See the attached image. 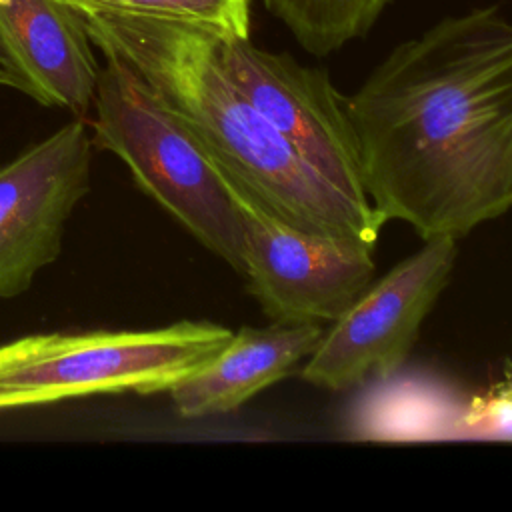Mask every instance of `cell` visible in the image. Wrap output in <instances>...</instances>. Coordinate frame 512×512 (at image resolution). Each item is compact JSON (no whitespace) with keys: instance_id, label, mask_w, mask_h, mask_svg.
I'll use <instances>...</instances> for the list:
<instances>
[{"instance_id":"cell-8","label":"cell","mask_w":512,"mask_h":512,"mask_svg":"<svg viewBox=\"0 0 512 512\" xmlns=\"http://www.w3.org/2000/svg\"><path fill=\"white\" fill-rule=\"evenodd\" d=\"M216 52L236 88L310 166L352 200L372 204L360 176L346 96L326 72L224 32H216Z\"/></svg>"},{"instance_id":"cell-14","label":"cell","mask_w":512,"mask_h":512,"mask_svg":"<svg viewBox=\"0 0 512 512\" xmlns=\"http://www.w3.org/2000/svg\"><path fill=\"white\" fill-rule=\"evenodd\" d=\"M460 438L512 440V362L488 390L466 398Z\"/></svg>"},{"instance_id":"cell-1","label":"cell","mask_w":512,"mask_h":512,"mask_svg":"<svg viewBox=\"0 0 512 512\" xmlns=\"http://www.w3.org/2000/svg\"><path fill=\"white\" fill-rule=\"evenodd\" d=\"M346 106L386 220L458 240L512 208V20L498 8L398 44Z\"/></svg>"},{"instance_id":"cell-13","label":"cell","mask_w":512,"mask_h":512,"mask_svg":"<svg viewBox=\"0 0 512 512\" xmlns=\"http://www.w3.org/2000/svg\"><path fill=\"white\" fill-rule=\"evenodd\" d=\"M80 12H128L184 20L250 38V0H62Z\"/></svg>"},{"instance_id":"cell-5","label":"cell","mask_w":512,"mask_h":512,"mask_svg":"<svg viewBox=\"0 0 512 512\" xmlns=\"http://www.w3.org/2000/svg\"><path fill=\"white\" fill-rule=\"evenodd\" d=\"M456 254V238L424 240L370 282L322 332L300 376L318 388L348 390L398 372L452 276Z\"/></svg>"},{"instance_id":"cell-9","label":"cell","mask_w":512,"mask_h":512,"mask_svg":"<svg viewBox=\"0 0 512 512\" xmlns=\"http://www.w3.org/2000/svg\"><path fill=\"white\" fill-rule=\"evenodd\" d=\"M0 72L42 106L92 110L100 66L78 12L62 0H0Z\"/></svg>"},{"instance_id":"cell-7","label":"cell","mask_w":512,"mask_h":512,"mask_svg":"<svg viewBox=\"0 0 512 512\" xmlns=\"http://www.w3.org/2000/svg\"><path fill=\"white\" fill-rule=\"evenodd\" d=\"M238 194L244 214L242 276L272 322L330 324L372 282L374 246L298 230L246 192Z\"/></svg>"},{"instance_id":"cell-6","label":"cell","mask_w":512,"mask_h":512,"mask_svg":"<svg viewBox=\"0 0 512 512\" xmlns=\"http://www.w3.org/2000/svg\"><path fill=\"white\" fill-rule=\"evenodd\" d=\"M94 140L74 116L0 166V302L30 290L54 264L92 184Z\"/></svg>"},{"instance_id":"cell-3","label":"cell","mask_w":512,"mask_h":512,"mask_svg":"<svg viewBox=\"0 0 512 512\" xmlns=\"http://www.w3.org/2000/svg\"><path fill=\"white\" fill-rule=\"evenodd\" d=\"M92 110L94 146L202 246L242 274L244 214L236 186L198 136L116 58H104Z\"/></svg>"},{"instance_id":"cell-10","label":"cell","mask_w":512,"mask_h":512,"mask_svg":"<svg viewBox=\"0 0 512 512\" xmlns=\"http://www.w3.org/2000/svg\"><path fill=\"white\" fill-rule=\"evenodd\" d=\"M322 332V324L314 322L240 328L212 360L168 392L174 410L182 418H208L240 408L294 374Z\"/></svg>"},{"instance_id":"cell-2","label":"cell","mask_w":512,"mask_h":512,"mask_svg":"<svg viewBox=\"0 0 512 512\" xmlns=\"http://www.w3.org/2000/svg\"><path fill=\"white\" fill-rule=\"evenodd\" d=\"M76 12L104 58L138 74L238 190L288 226L376 248L386 218L328 182L246 100L218 58V30L144 14Z\"/></svg>"},{"instance_id":"cell-15","label":"cell","mask_w":512,"mask_h":512,"mask_svg":"<svg viewBox=\"0 0 512 512\" xmlns=\"http://www.w3.org/2000/svg\"><path fill=\"white\" fill-rule=\"evenodd\" d=\"M0 82H2V72H0Z\"/></svg>"},{"instance_id":"cell-4","label":"cell","mask_w":512,"mask_h":512,"mask_svg":"<svg viewBox=\"0 0 512 512\" xmlns=\"http://www.w3.org/2000/svg\"><path fill=\"white\" fill-rule=\"evenodd\" d=\"M232 334L210 320L28 334L0 344V410L94 394L170 392L212 360Z\"/></svg>"},{"instance_id":"cell-12","label":"cell","mask_w":512,"mask_h":512,"mask_svg":"<svg viewBox=\"0 0 512 512\" xmlns=\"http://www.w3.org/2000/svg\"><path fill=\"white\" fill-rule=\"evenodd\" d=\"M300 46L316 56L362 38L392 0H262Z\"/></svg>"},{"instance_id":"cell-11","label":"cell","mask_w":512,"mask_h":512,"mask_svg":"<svg viewBox=\"0 0 512 512\" xmlns=\"http://www.w3.org/2000/svg\"><path fill=\"white\" fill-rule=\"evenodd\" d=\"M372 384L348 412L346 436L360 440H460L466 400L440 380L398 372Z\"/></svg>"}]
</instances>
